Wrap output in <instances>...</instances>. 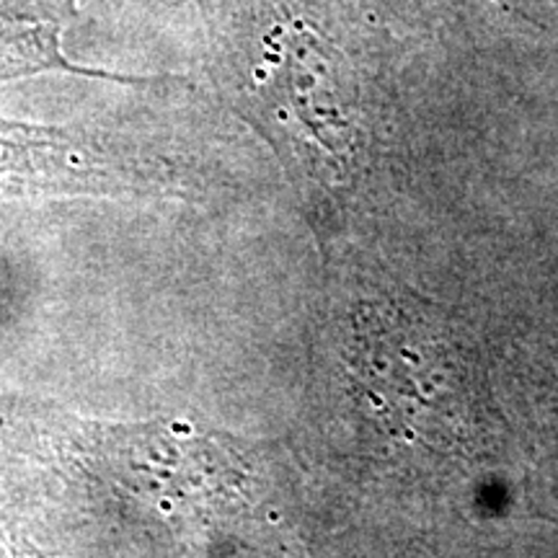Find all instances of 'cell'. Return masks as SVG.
I'll return each instance as SVG.
<instances>
[{
    "label": "cell",
    "mask_w": 558,
    "mask_h": 558,
    "mask_svg": "<svg viewBox=\"0 0 558 558\" xmlns=\"http://www.w3.org/2000/svg\"><path fill=\"white\" fill-rule=\"evenodd\" d=\"M0 181L32 192L143 194L163 186L156 163L83 130L0 120Z\"/></svg>",
    "instance_id": "cell-4"
},
{
    "label": "cell",
    "mask_w": 558,
    "mask_h": 558,
    "mask_svg": "<svg viewBox=\"0 0 558 558\" xmlns=\"http://www.w3.org/2000/svg\"><path fill=\"white\" fill-rule=\"evenodd\" d=\"M362 390L388 424L424 442H452L471 416L469 375L429 320L369 308L357 324Z\"/></svg>",
    "instance_id": "cell-3"
},
{
    "label": "cell",
    "mask_w": 558,
    "mask_h": 558,
    "mask_svg": "<svg viewBox=\"0 0 558 558\" xmlns=\"http://www.w3.org/2000/svg\"><path fill=\"white\" fill-rule=\"evenodd\" d=\"M73 471L160 512L226 507L254 484L235 437L184 422L104 424L73 418L62 442Z\"/></svg>",
    "instance_id": "cell-2"
},
{
    "label": "cell",
    "mask_w": 558,
    "mask_h": 558,
    "mask_svg": "<svg viewBox=\"0 0 558 558\" xmlns=\"http://www.w3.org/2000/svg\"><path fill=\"white\" fill-rule=\"evenodd\" d=\"M235 104L313 209H324L352 184L365 150L357 81L344 54L311 26H275L264 34L259 60L239 83Z\"/></svg>",
    "instance_id": "cell-1"
}]
</instances>
